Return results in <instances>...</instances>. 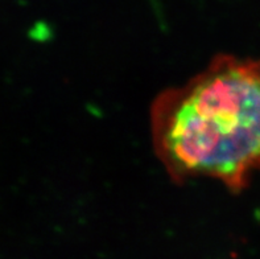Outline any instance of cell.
Segmentation results:
<instances>
[{"label": "cell", "mask_w": 260, "mask_h": 259, "mask_svg": "<svg viewBox=\"0 0 260 259\" xmlns=\"http://www.w3.org/2000/svg\"><path fill=\"white\" fill-rule=\"evenodd\" d=\"M153 148L171 179L221 181L239 193L260 171V60L221 54L151 108Z\"/></svg>", "instance_id": "1"}]
</instances>
